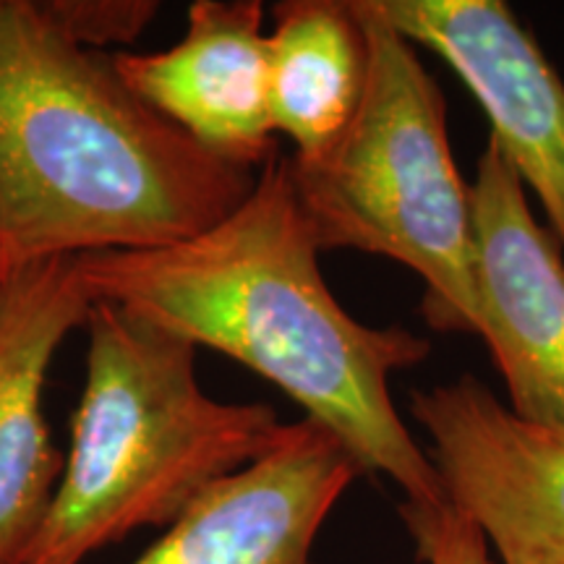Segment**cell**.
<instances>
[{"label":"cell","instance_id":"obj_9","mask_svg":"<svg viewBox=\"0 0 564 564\" xmlns=\"http://www.w3.org/2000/svg\"><path fill=\"white\" fill-rule=\"evenodd\" d=\"M110 58L141 102L215 158L262 171L278 154L259 0H196L175 45Z\"/></svg>","mask_w":564,"mask_h":564},{"label":"cell","instance_id":"obj_8","mask_svg":"<svg viewBox=\"0 0 564 564\" xmlns=\"http://www.w3.org/2000/svg\"><path fill=\"white\" fill-rule=\"evenodd\" d=\"M364 470L319 423H282L272 447L204 489L131 564H314V544Z\"/></svg>","mask_w":564,"mask_h":564},{"label":"cell","instance_id":"obj_13","mask_svg":"<svg viewBox=\"0 0 564 564\" xmlns=\"http://www.w3.org/2000/svg\"><path fill=\"white\" fill-rule=\"evenodd\" d=\"M400 518L423 564H497L478 525L449 499L432 505L403 499Z\"/></svg>","mask_w":564,"mask_h":564},{"label":"cell","instance_id":"obj_7","mask_svg":"<svg viewBox=\"0 0 564 564\" xmlns=\"http://www.w3.org/2000/svg\"><path fill=\"white\" fill-rule=\"evenodd\" d=\"M415 47L442 58L481 105L564 251V82L505 0H377Z\"/></svg>","mask_w":564,"mask_h":564},{"label":"cell","instance_id":"obj_4","mask_svg":"<svg viewBox=\"0 0 564 564\" xmlns=\"http://www.w3.org/2000/svg\"><path fill=\"white\" fill-rule=\"evenodd\" d=\"M350 6L369 47L364 100L333 150L288 158L295 196L322 251L408 267L423 282L429 327L481 335L474 199L449 147L447 102L377 0Z\"/></svg>","mask_w":564,"mask_h":564},{"label":"cell","instance_id":"obj_3","mask_svg":"<svg viewBox=\"0 0 564 564\" xmlns=\"http://www.w3.org/2000/svg\"><path fill=\"white\" fill-rule=\"evenodd\" d=\"M84 327L87 373L68 455L26 564H84L139 528L171 525L282 429L267 403L204 392L194 345L116 303H91Z\"/></svg>","mask_w":564,"mask_h":564},{"label":"cell","instance_id":"obj_1","mask_svg":"<svg viewBox=\"0 0 564 564\" xmlns=\"http://www.w3.org/2000/svg\"><path fill=\"white\" fill-rule=\"evenodd\" d=\"M282 154L251 194L186 241L79 257L91 301L116 303L194 348H212L267 379L352 455L390 478L405 502L447 499L432 457L400 419L390 384L432 356L411 329L352 319L329 291Z\"/></svg>","mask_w":564,"mask_h":564},{"label":"cell","instance_id":"obj_6","mask_svg":"<svg viewBox=\"0 0 564 564\" xmlns=\"http://www.w3.org/2000/svg\"><path fill=\"white\" fill-rule=\"evenodd\" d=\"M481 335L518 419L564 432V251L494 141L470 181Z\"/></svg>","mask_w":564,"mask_h":564},{"label":"cell","instance_id":"obj_14","mask_svg":"<svg viewBox=\"0 0 564 564\" xmlns=\"http://www.w3.org/2000/svg\"><path fill=\"white\" fill-rule=\"evenodd\" d=\"M9 264L3 262V257H0V288H3V282H6V278H9Z\"/></svg>","mask_w":564,"mask_h":564},{"label":"cell","instance_id":"obj_11","mask_svg":"<svg viewBox=\"0 0 564 564\" xmlns=\"http://www.w3.org/2000/svg\"><path fill=\"white\" fill-rule=\"evenodd\" d=\"M274 133L293 160H316L348 131L369 74L366 34L350 0H285L267 30Z\"/></svg>","mask_w":564,"mask_h":564},{"label":"cell","instance_id":"obj_2","mask_svg":"<svg viewBox=\"0 0 564 564\" xmlns=\"http://www.w3.org/2000/svg\"><path fill=\"white\" fill-rule=\"evenodd\" d=\"M257 173L158 116L112 58L68 40L37 0H0V257L9 270L186 241L228 217Z\"/></svg>","mask_w":564,"mask_h":564},{"label":"cell","instance_id":"obj_5","mask_svg":"<svg viewBox=\"0 0 564 564\" xmlns=\"http://www.w3.org/2000/svg\"><path fill=\"white\" fill-rule=\"evenodd\" d=\"M444 494L499 564H564V432L518 419L470 373L411 392Z\"/></svg>","mask_w":564,"mask_h":564},{"label":"cell","instance_id":"obj_12","mask_svg":"<svg viewBox=\"0 0 564 564\" xmlns=\"http://www.w3.org/2000/svg\"><path fill=\"white\" fill-rule=\"evenodd\" d=\"M40 6L68 40L95 53L139 40L160 11L152 0H42Z\"/></svg>","mask_w":564,"mask_h":564},{"label":"cell","instance_id":"obj_10","mask_svg":"<svg viewBox=\"0 0 564 564\" xmlns=\"http://www.w3.org/2000/svg\"><path fill=\"white\" fill-rule=\"evenodd\" d=\"M91 303L76 259L17 267L0 288V564H26L58 489L45 382Z\"/></svg>","mask_w":564,"mask_h":564}]
</instances>
